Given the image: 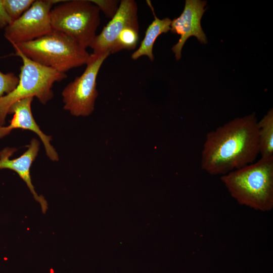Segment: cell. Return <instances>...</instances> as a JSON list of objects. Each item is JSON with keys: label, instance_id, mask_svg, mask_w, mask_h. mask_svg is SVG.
Returning a JSON list of instances; mask_svg holds the SVG:
<instances>
[{"label": "cell", "instance_id": "6da1fadb", "mask_svg": "<svg viewBox=\"0 0 273 273\" xmlns=\"http://www.w3.org/2000/svg\"><path fill=\"white\" fill-rule=\"evenodd\" d=\"M257 123L253 113L208 132L201 152L202 170L223 175L254 162L259 154Z\"/></svg>", "mask_w": 273, "mask_h": 273}, {"label": "cell", "instance_id": "7a4b0ae2", "mask_svg": "<svg viewBox=\"0 0 273 273\" xmlns=\"http://www.w3.org/2000/svg\"><path fill=\"white\" fill-rule=\"evenodd\" d=\"M240 204L256 210L273 208V158H260L220 177Z\"/></svg>", "mask_w": 273, "mask_h": 273}, {"label": "cell", "instance_id": "3957f363", "mask_svg": "<svg viewBox=\"0 0 273 273\" xmlns=\"http://www.w3.org/2000/svg\"><path fill=\"white\" fill-rule=\"evenodd\" d=\"M12 45L33 61L63 73L85 65L90 56L86 49L55 29L35 40Z\"/></svg>", "mask_w": 273, "mask_h": 273}, {"label": "cell", "instance_id": "277c9868", "mask_svg": "<svg viewBox=\"0 0 273 273\" xmlns=\"http://www.w3.org/2000/svg\"><path fill=\"white\" fill-rule=\"evenodd\" d=\"M15 55L22 60L19 82L11 93L0 97V126L5 122L10 107L15 102L28 97H36L46 104L54 97L53 84L67 77L66 73L41 65L25 56L15 45Z\"/></svg>", "mask_w": 273, "mask_h": 273}, {"label": "cell", "instance_id": "5b68a950", "mask_svg": "<svg viewBox=\"0 0 273 273\" xmlns=\"http://www.w3.org/2000/svg\"><path fill=\"white\" fill-rule=\"evenodd\" d=\"M100 12L90 0L64 1L51 10L52 26L86 49L97 35Z\"/></svg>", "mask_w": 273, "mask_h": 273}, {"label": "cell", "instance_id": "8992f818", "mask_svg": "<svg viewBox=\"0 0 273 273\" xmlns=\"http://www.w3.org/2000/svg\"><path fill=\"white\" fill-rule=\"evenodd\" d=\"M109 52L90 54L86 68L79 76L69 82L62 92L64 109L73 116H87L94 111L98 95L97 78Z\"/></svg>", "mask_w": 273, "mask_h": 273}, {"label": "cell", "instance_id": "52a82bcc", "mask_svg": "<svg viewBox=\"0 0 273 273\" xmlns=\"http://www.w3.org/2000/svg\"><path fill=\"white\" fill-rule=\"evenodd\" d=\"M60 0H36L16 20L5 28L4 36L12 44L35 40L53 30L51 11Z\"/></svg>", "mask_w": 273, "mask_h": 273}, {"label": "cell", "instance_id": "ba28073f", "mask_svg": "<svg viewBox=\"0 0 273 273\" xmlns=\"http://www.w3.org/2000/svg\"><path fill=\"white\" fill-rule=\"evenodd\" d=\"M128 27L139 28L138 6L133 0H122L115 15L89 46L93 50V54H110L118 36Z\"/></svg>", "mask_w": 273, "mask_h": 273}, {"label": "cell", "instance_id": "9c48e42d", "mask_svg": "<svg viewBox=\"0 0 273 273\" xmlns=\"http://www.w3.org/2000/svg\"><path fill=\"white\" fill-rule=\"evenodd\" d=\"M207 2L200 0H186L184 10L180 15L171 21L170 31L180 36L172 50L177 60L181 56L183 47L191 36L197 37L200 42L206 43L207 37L201 25V20L206 9Z\"/></svg>", "mask_w": 273, "mask_h": 273}, {"label": "cell", "instance_id": "30bf717a", "mask_svg": "<svg viewBox=\"0 0 273 273\" xmlns=\"http://www.w3.org/2000/svg\"><path fill=\"white\" fill-rule=\"evenodd\" d=\"M33 97H28L14 103L9 109V114H14L10 124L0 126V138L8 135L14 129L21 128L31 130L36 133L44 145L47 156L53 161L59 160L58 155L50 141L52 136L45 134L35 122L31 111Z\"/></svg>", "mask_w": 273, "mask_h": 273}, {"label": "cell", "instance_id": "8fae6325", "mask_svg": "<svg viewBox=\"0 0 273 273\" xmlns=\"http://www.w3.org/2000/svg\"><path fill=\"white\" fill-rule=\"evenodd\" d=\"M39 145L37 139H32L25 153L13 159H10V157L17 149L15 148L3 149L0 152V169H9L15 171L26 184L35 200L39 203L42 212L45 213L48 209L47 202L43 196L38 195L35 192L30 172L31 164L37 155Z\"/></svg>", "mask_w": 273, "mask_h": 273}, {"label": "cell", "instance_id": "7c38bea8", "mask_svg": "<svg viewBox=\"0 0 273 273\" xmlns=\"http://www.w3.org/2000/svg\"><path fill=\"white\" fill-rule=\"evenodd\" d=\"M147 2L153 12L154 20L148 27L140 46L132 54L131 59L134 60L145 56L153 61L154 59L153 51L155 40L160 34L170 30L171 20L169 18H158L155 15L150 2Z\"/></svg>", "mask_w": 273, "mask_h": 273}, {"label": "cell", "instance_id": "4fadbf2b", "mask_svg": "<svg viewBox=\"0 0 273 273\" xmlns=\"http://www.w3.org/2000/svg\"><path fill=\"white\" fill-rule=\"evenodd\" d=\"M259 154L262 158H273V110L270 109L258 121Z\"/></svg>", "mask_w": 273, "mask_h": 273}, {"label": "cell", "instance_id": "5bb4252c", "mask_svg": "<svg viewBox=\"0 0 273 273\" xmlns=\"http://www.w3.org/2000/svg\"><path fill=\"white\" fill-rule=\"evenodd\" d=\"M139 40V28L128 27L125 28L118 36L110 54L117 53L123 49L133 50Z\"/></svg>", "mask_w": 273, "mask_h": 273}, {"label": "cell", "instance_id": "9a60e30c", "mask_svg": "<svg viewBox=\"0 0 273 273\" xmlns=\"http://www.w3.org/2000/svg\"><path fill=\"white\" fill-rule=\"evenodd\" d=\"M34 2V0H2L4 8L12 22L20 17Z\"/></svg>", "mask_w": 273, "mask_h": 273}, {"label": "cell", "instance_id": "2e32d148", "mask_svg": "<svg viewBox=\"0 0 273 273\" xmlns=\"http://www.w3.org/2000/svg\"><path fill=\"white\" fill-rule=\"evenodd\" d=\"M19 77L13 73H3L0 71V97L12 92L19 82Z\"/></svg>", "mask_w": 273, "mask_h": 273}, {"label": "cell", "instance_id": "e0dca14e", "mask_svg": "<svg viewBox=\"0 0 273 273\" xmlns=\"http://www.w3.org/2000/svg\"><path fill=\"white\" fill-rule=\"evenodd\" d=\"M106 16L112 18L117 12L119 1L116 0H90Z\"/></svg>", "mask_w": 273, "mask_h": 273}, {"label": "cell", "instance_id": "ac0fdd59", "mask_svg": "<svg viewBox=\"0 0 273 273\" xmlns=\"http://www.w3.org/2000/svg\"><path fill=\"white\" fill-rule=\"evenodd\" d=\"M12 22V20L4 8L2 0H0V29L5 28Z\"/></svg>", "mask_w": 273, "mask_h": 273}]
</instances>
